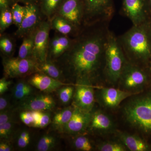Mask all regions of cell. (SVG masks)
Segmentation results:
<instances>
[{
    "label": "cell",
    "instance_id": "19",
    "mask_svg": "<svg viewBox=\"0 0 151 151\" xmlns=\"http://www.w3.org/2000/svg\"><path fill=\"white\" fill-rule=\"evenodd\" d=\"M50 21L51 29L63 35H76L81 29L76 27L65 18L58 15H55Z\"/></svg>",
    "mask_w": 151,
    "mask_h": 151
},
{
    "label": "cell",
    "instance_id": "36",
    "mask_svg": "<svg viewBox=\"0 0 151 151\" xmlns=\"http://www.w3.org/2000/svg\"><path fill=\"white\" fill-rule=\"evenodd\" d=\"M51 122L50 113L47 111H42L39 121L35 128H43L47 127Z\"/></svg>",
    "mask_w": 151,
    "mask_h": 151
},
{
    "label": "cell",
    "instance_id": "35",
    "mask_svg": "<svg viewBox=\"0 0 151 151\" xmlns=\"http://www.w3.org/2000/svg\"><path fill=\"white\" fill-rule=\"evenodd\" d=\"M19 117L24 124L29 127H33L34 124L35 120L32 111H21Z\"/></svg>",
    "mask_w": 151,
    "mask_h": 151
},
{
    "label": "cell",
    "instance_id": "21",
    "mask_svg": "<svg viewBox=\"0 0 151 151\" xmlns=\"http://www.w3.org/2000/svg\"><path fill=\"white\" fill-rule=\"evenodd\" d=\"M12 93L14 100L19 103L34 94L33 86L28 81L21 80L14 85Z\"/></svg>",
    "mask_w": 151,
    "mask_h": 151
},
{
    "label": "cell",
    "instance_id": "2",
    "mask_svg": "<svg viewBox=\"0 0 151 151\" xmlns=\"http://www.w3.org/2000/svg\"><path fill=\"white\" fill-rule=\"evenodd\" d=\"M138 94L124 106V116L133 127L146 134H151V93Z\"/></svg>",
    "mask_w": 151,
    "mask_h": 151
},
{
    "label": "cell",
    "instance_id": "11",
    "mask_svg": "<svg viewBox=\"0 0 151 151\" xmlns=\"http://www.w3.org/2000/svg\"><path fill=\"white\" fill-rule=\"evenodd\" d=\"M56 105L55 100L47 94H34L27 99L19 102L14 111H49Z\"/></svg>",
    "mask_w": 151,
    "mask_h": 151
},
{
    "label": "cell",
    "instance_id": "32",
    "mask_svg": "<svg viewBox=\"0 0 151 151\" xmlns=\"http://www.w3.org/2000/svg\"><path fill=\"white\" fill-rule=\"evenodd\" d=\"M15 135L17 136L16 140L18 147L21 149L27 147L31 141V134L29 131L27 129H22Z\"/></svg>",
    "mask_w": 151,
    "mask_h": 151
},
{
    "label": "cell",
    "instance_id": "31",
    "mask_svg": "<svg viewBox=\"0 0 151 151\" xmlns=\"http://www.w3.org/2000/svg\"><path fill=\"white\" fill-rule=\"evenodd\" d=\"M70 85L63 86L57 90L59 100L64 105L68 104L73 98L75 88Z\"/></svg>",
    "mask_w": 151,
    "mask_h": 151
},
{
    "label": "cell",
    "instance_id": "22",
    "mask_svg": "<svg viewBox=\"0 0 151 151\" xmlns=\"http://www.w3.org/2000/svg\"><path fill=\"white\" fill-rule=\"evenodd\" d=\"M37 70L38 72L46 74L57 80L63 82L66 81L62 71L54 61L47 59L44 62L38 63Z\"/></svg>",
    "mask_w": 151,
    "mask_h": 151
},
{
    "label": "cell",
    "instance_id": "30",
    "mask_svg": "<svg viewBox=\"0 0 151 151\" xmlns=\"http://www.w3.org/2000/svg\"><path fill=\"white\" fill-rule=\"evenodd\" d=\"M14 24L18 27L21 24L25 14V7L19 3H14L11 7Z\"/></svg>",
    "mask_w": 151,
    "mask_h": 151
},
{
    "label": "cell",
    "instance_id": "5",
    "mask_svg": "<svg viewBox=\"0 0 151 151\" xmlns=\"http://www.w3.org/2000/svg\"><path fill=\"white\" fill-rule=\"evenodd\" d=\"M2 64L7 78H24L38 72V63L33 58L4 56Z\"/></svg>",
    "mask_w": 151,
    "mask_h": 151
},
{
    "label": "cell",
    "instance_id": "14",
    "mask_svg": "<svg viewBox=\"0 0 151 151\" xmlns=\"http://www.w3.org/2000/svg\"><path fill=\"white\" fill-rule=\"evenodd\" d=\"M91 115V112L83 111L74 106L71 119L62 131L71 134L83 132L89 127Z\"/></svg>",
    "mask_w": 151,
    "mask_h": 151
},
{
    "label": "cell",
    "instance_id": "34",
    "mask_svg": "<svg viewBox=\"0 0 151 151\" xmlns=\"http://www.w3.org/2000/svg\"><path fill=\"white\" fill-rule=\"evenodd\" d=\"M98 150L101 151H125L127 148L122 143L116 142H106L98 146Z\"/></svg>",
    "mask_w": 151,
    "mask_h": 151
},
{
    "label": "cell",
    "instance_id": "1",
    "mask_svg": "<svg viewBox=\"0 0 151 151\" xmlns=\"http://www.w3.org/2000/svg\"><path fill=\"white\" fill-rule=\"evenodd\" d=\"M106 35L98 30L80 29L68 49L54 62L62 71L65 81L92 83L105 55Z\"/></svg>",
    "mask_w": 151,
    "mask_h": 151
},
{
    "label": "cell",
    "instance_id": "39",
    "mask_svg": "<svg viewBox=\"0 0 151 151\" xmlns=\"http://www.w3.org/2000/svg\"><path fill=\"white\" fill-rule=\"evenodd\" d=\"M9 98L6 96L1 95L0 97V111H6L9 109Z\"/></svg>",
    "mask_w": 151,
    "mask_h": 151
},
{
    "label": "cell",
    "instance_id": "9",
    "mask_svg": "<svg viewBox=\"0 0 151 151\" xmlns=\"http://www.w3.org/2000/svg\"><path fill=\"white\" fill-rule=\"evenodd\" d=\"M73 96V106L87 112H91L95 102L92 83L81 81L76 83Z\"/></svg>",
    "mask_w": 151,
    "mask_h": 151
},
{
    "label": "cell",
    "instance_id": "12",
    "mask_svg": "<svg viewBox=\"0 0 151 151\" xmlns=\"http://www.w3.org/2000/svg\"><path fill=\"white\" fill-rule=\"evenodd\" d=\"M84 13L82 0H63L55 15L65 18L76 27L81 29Z\"/></svg>",
    "mask_w": 151,
    "mask_h": 151
},
{
    "label": "cell",
    "instance_id": "37",
    "mask_svg": "<svg viewBox=\"0 0 151 151\" xmlns=\"http://www.w3.org/2000/svg\"><path fill=\"white\" fill-rule=\"evenodd\" d=\"M14 109H9L0 113V125L13 121Z\"/></svg>",
    "mask_w": 151,
    "mask_h": 151
},
{
    "label": "cell",
    "instance_id": "29",
    "mask_svg": "<svg viewBox=\"0 0 151 151\" xmlns=\"http://www.w3.org/2000/svg\"><path fill=\"white\" fill-rule=\"evenodd\" d=\"M12 24H14L13 19L11 7L0 10L1 34Z\"/></svg>",
    "mask_w": 151,
    "mask_h": 151
},
{
    "label": "cell",
    "instance_id": "7",
    "mask_svg": "<svg viewBox=\"0 0 151 151\" xmlns=\"http://www.w3.org/2000/svg\"><path fill=\"white\" fill-rule=\"evenodd\" d=\"M124 90L139 93L147 84V74L137 65L127 63L119 79Z\"/></svg>",
    "mask_w": 151,
    "mask_h": 151
},
{
    "label": "cell",
    "instance_id": "15",
    "mask_svg": "<svg viewBox=\"0 0 151 151\" xmlns=\"http://www.w3.org/2000/svg\"><path fill=\"white\" fill-rule=\"evenodd\" d=\"M123 9L134 26L145 23L146 19V0H123Z\"/></svg>",
    "mask_w": 151,
    "mask_h": 151
},
{
    "label": "cell",
    "instance_id": "41",
    "mask_svg": "<svg viewBox=\"0 0 151 151\" xmlns=\"http://www.w3.org/2000/svg\"><path fill=\"white\" fill-rule=\"evenodd\" d=\"M13 150L9 142L2 141L0 143V151H11Z\"/></svg>",
    "mask_w": 151,
    "mask_h": 151
},
{
    "label": "cell",
    "instance_id": "4",
    "mask_svg": "<svg viewBox=\"0 0 151 151\" xmlns=\"http://www.w3.org/2000/svg\"><path fill=\"white\" fill-rule=\"evenodd\" d=\"M105 56L107 77L112 83H116L119 81L127 61L120 43L109 32L106 35Z\"/></svg>",
    "mask_w": 151,
    "mask_h": 151
},
{
    "label": "cell",
    "instance_id": "16",
    "mask_svg": "<svg viewBox=\"0 0 151 151\" xmlns=\"http://www.w3.org/2000/svg\"><path fill=\"white\" fill-rule=\"evenodd\" d=\"M28 82L33 87L46 93L57 91L62 86L69 84L39 72L31 75Z\"/></svg>",
    "mask_w": 151,
    "mask_h": 151
},
{
    "label": "cell",
    "instance_id": "13",
    "mask_svg": "<svg viewBox=\"0 0 151 151\" xmlns=\"http://www.w3.org/2000/svg\"><path fill=\"white\" fill-rule=\"evenodd\" d=\"M139 93H134L124 89L104 87L97 92V100L104 107L108 108H117L122 101L128 97Z\"/></svg>",
    "mask_w": 151,
    "mask_h": 151
},
{
    "label": "cell",
    "instance_id": "42",
    "mask_svg": "<svg viewBox=\"0 0 151 151\" xmlns=\"http://www.w3.org/2000/svg\"><path fill=\"white\" fill-rule=\"evenodd\" d=\"M12 4L11 0H0V10L11 7Z\"/></svg>",
    "mask_w": 151,
    "mask_h": 151
},
{
    "label": "cell",
    "instance_id": "3",
    "mask_svg": "<svg viewBox=\"0 0 151 151\" xmlns=\"http://www.w3.org/2000/svg\"><path fill=\"white\" fill-rule=\"evenodd\" d=\"M145 23L134 26L122 38L126 52L135 59L146 60L151 56V40Z\"/></svg>",
    "mask_w": 151,
    "mask_h": 151
},
{
    "label": "cell",
    "instance_id": "27",
    "mask_svg": "<svg viewBox=\"0 0 151 151\" xmlns=\"http://www.w3.org/2000/svg\"><path fill=\"white\" fill-rule=\"evenodd\" d=\"M15 122L13 121L0 125V138L1 140L10 142L14 136Z\"/></svg>",
    "mask_w": 151,
    "mask_h": 151
},
{
    "label": "cell",
    "instance_id": "20",
    "mask_svg": "<svg viewBox=\"0 0 151 151\" xmlns=\"http://www.w3.org/2000/svg\"><path fill=\"white\" fill-rule=\"evenodd\" d=\"M119 136L122 144L130 151H146L149 150L148 144L138 136L124 132H119Z\"/></svg>",
    "mask_w": 151,
    "mask_h": 151
},
{
    "label": "cell",
    "instance_id": "6",
    "mask_svg": "<svg viewBox=\"0 0 151 151\" xmlns=\"http://www.w3.org/2000/svg\"><path fill=\"white\" fill-rule=\"evenodd\" d=\"M84 7L83 25L95 24L109 18L113 12L112 0H82Z\"/></svg>",
    "mask_w": 151,
    "mask_h": 151
},
{
    "label": "cell",
    "instance_id": "28",
    "mask_svg": "<svg viewBox=\"0 0 151 151\" xmlns=\"http://www.w3.org/2000/svg\"><path fill=\"white\" fill-rule=\"evenodd\" d=\"M0 50L4 56H12L14 50V44L12 38L6 35H1Z\"/></svg>",
    "mask_w": 151,
    "mask_h": 151
},
{
    "label": "cell",
    "instance_id": "17",
    "mask_svg": "<svg viewBox=\"0 0 151 151\" xmlns=\"http://www.w3.org/2000/svg\"><path fill=\"white\" fill-rule=\"evenodd\" d=\"M72 40L69 36L59 33L55 35L50 39L47 60L55 61L68 49Z\"/></svg>",
    "mask_w": 151,
    "mask_h": 151
},
{
    "label": "cell",
    "instance_id": "38",
    "mask_svg": "<svg viewBox=\"0 0 151 151\" xmlns=\"http://www.w3.org/2000/svg\"><path fill=\"white\" fill-rule=\"evenodd\" d=\"M6 77H3L0 80V94L3 95L9 89L12 81L7 80Z\"/></svg>",
    "mask_w": 151,
    "mask_h": 151
},
{
    "label": "cell",
    "instance_id": "23",
    "mask_svg": "<svg viewBox=\"0 0 151 151\" xmlns=\"http://www.w3.org/2000/svg\"><path fill=\"white\" fill-rule=\"evenodd\" d=\"M73 110L74 106H70L55 113L52 122L53 128L55 129L62 131L71 119Z\"/></svg>",
    "mask_w": 151,
    "mask_h": 151
},
{
    "label": "cell",
    "instance_id": "25",
    "mask_svg": "<svg viewBox=\"0 0 151 151\" xmlns=\"http://www.w3.org/2000/svg\"><path fill=\"white\" fill-rule=\"evenodd\" d=\"M35 30L23 38V40L19 49L18 57L21 58H33Z\"/></svg>",
    "mask_w": 151,
    "mask_h": 151
},
{
    "label": "cell",
    "instance_id": "33",
    "mask_svg": "<svg viewBox=\"0 0 151 151\" xmlns=\"http://www.w3.org/2000/svg\"><path fill=\"white\" fill-rule=\"evenodd\" d=\"M73 145L76 148L79 150L90 151L93 148L89 139L84 136H79L76 138Z\"/></svg>",
    "mask_w": 151,
    "mask_h": 151
},
{
    "label": "cell",
    "instance_id": "40",
    "mask_svg": "<svg viewBox=\"0 0 151 151\" xmlns=\"http://www.w3.org/2000/svg\"><path fill=\"white\" fill-rule=\"evenodd\" d=\"M40 0H11L12 3H17L19 4H23L24 5L30 4H39Z\"/></svg>",
    "mask_w": 151,
    "mask_h": 151
},
{
    "label": "cell",
    "instance_id": "44",
    "mask_svg": "<svg viewBox=\"0 0 151 151\" xmlns=\"http://www.w3.org/2000/svg\"><path fill=\"white\" fill-rule=\"evenodd\" d=\"M150 68H151V65H150Z\"/></svg>",
    "mask_w": 151,
    "mask_h": 151
},
{
    "label": "cell",
    "instance_id": "43",
    "mask_svg": "<svg viewBox=\"0 0 151 151\" xmlns=\"http://www.w3.org/2000/svg\"><path fill=\"white\" fill-rule=\"evenodd\" d=\"M149 4H150V6L151 8V0H149Z\"/></svg>",
    "mask_w": 151,
    "mask_h": 151
},
{
    "label": "cell",
    "instance_id": "10",
    "mask_svg": "<svg viewBox=\"0 0 151 151\" xmlns=\"http://www.w3.org/2000/svg\"><path fill=\"white\" fill-rule=\"evenodd\" d=\"M24 6L26 11L24 18L14 33L17 37L22 38L34 31L44 19L38 4H30Z\"/></svg>",
    "mask_w": 151,
    "mask_h": 151
},
{
    "label": "cell",
    "instance_id": "8",
    "mask_svg": "<svg viewBox=\"0 0 151 151\" xmlns=\"http://www.w3.org/2000/svg\"><path fill=\"white\" fill-rule=\"evenodd\" d=\"M51 29L50 21L45 19L40 23L35 31L32 58L38 63L44 62L47 59L49 33Z\"/></svg>",
    "mask_w": 151,
    "mask_h": 151
},
{
    "label": "cell",
    "instance_id": "26",
    "mask_svg": "<svg viewBox=\"0 0 151 151\" xmlns=\"http://www.w3.org/2000/svg\"><path fill=\"white\" fill-rule=\"evenodd\" d=\"M57 144L55 136L50 134L42 136L38 142L37 150L39 151H50L54 148Z\"/></svg>",
    "mask_w": 151,
    "mask_h": 151
},
{
    "label": "cell",
    "instance_id": "18",
    "mask_svg": "<svg viewBox=\"0 0 151 151\" xmlns=\"http://www.w3.org/2000/svg\"><path fill=\"white\" fill-rule=\"evenodd\" d=\"M94 132H108L114 129V124L110 117L102 111H95L91 115L89 127Z\"/></svg>",
    "mask_w": 151,
    "mask_h": 151
},
{
    "label": "cell",
    "instance_id": "24",
    "mask_svg": "<svg viewBox=\"0 0 151 151\" xmlns=\"http://www.w3.org/2000/svg\"><path fill=\"white\" fill-rule=\"evenodd\" d=\"M63 0H40L39 3L41 12L45 18L50 21L56 14Z\"/></svg>",
    "mask_w": 151,
    "mask_h": 151
}]
</instances>
